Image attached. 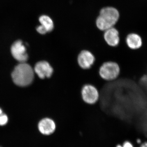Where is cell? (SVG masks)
<instances>
[{"label": "cell", "mask_w": 147, "mask_h": 147, "mask_svg": "<svg viewBox=\"0 0 147 147\" xmlns=\"http://www.w3.org/2000/svg\"><path fill=\"white\" fill-rule=\"evenodd\" d=\"M77 63L82 69H89L95 61V58L91 51L87 50H82L77 56Z\"/></svg>", "instance_id": "52a82bcc"}, {"label": "cell", "mask_w": 147, "mask_h": 147, "mask_svg": "<svg viewBox=\"0 0 147 147\" xmlns=\"http://www.w3.org/2000/svg\"><path fill=\"white\" fill-rule=\"evenodd\" d=\"M116 147H123L122 146H121V145H117V146Z\"/></svg>", "instance_id": "e0dca14e"}, {"label": "cell", "mask_w": 147, "mask_h": 147, "mask_svg": "<svg viewBox=\"0 0 147 147\" xmlns=\"http://www.w3.org/2000/svg\"><path fill=\"white\" fill-rule=\"evenodd\" d=\"M137 142H138V143H140V142H141V141H140L139 140H138V141H137Z\"/></svg>", "instance_id": "ac0fdd59"}, {"label": "cell", "mask_w": 147, "mask_h": 147, "mask_svg": "<svg viewBox=\"0 0 147 147\" xmlns=\"http://www.w3.org/2000/svg\"><path fill=\"white\" fill-rule=\"evenodd\" d=\"M140 147H147V142H146V143L142 144Z\"/></svg>", "instance_id": "9a60e30c"}, {"label": "cell", "mask_w": 147, "mask_h": 147, "mask_svg": "<svg viewBox=\"0 0 147 147\" xmlns=\"http://www.w3.org/2000/svg\"><path fill=\"white\" fill-rule=\"evenodd\" d=\"M56 122L53 119L45 117L40 121L38 128L40 133L45 135L53 134L56 129Z\"/></svg>", "instance_id": "9c48e42d"}, {"label": "cell", "mask_w": 147, "mask_h": 147, "mask_svg": "<svg viewBox=\"0 0 147 147\" xmlns=\"http://www.w3.org/2000/svg\"><path fill=\"white\" fill-rule=\"evenodd\" d=\"M8 117L4 113L0 115V125L3 126L5 125L8 122Z\"/></svg>", "instance_id": "7c38bea8"}, {"label": "cell", "mask_w": 147, "mask_h": 147, "mask_svg": "<svg viewBox=\"0 0 147 147\" xmlns=\"http://www.w3.org/2000/svg\"><path fill=\"white\" fill-rule=\"evenodd\" d=\"M119 14L118 11L113 7L102 8L96 21L98 28L102 31L113 28L117 22Z\"/></svg>", "instance_id": "7a4b0ae2"}, {"label": "cell", "mask_w": 147, "mask_h": 147, "mask_svg": "<svg viewBox=\"0 0 147 147\" xmlns=\"http://www.w3.org/2000/svg\"><path fill=\"white\" fill-rule=\"evenodd\" d=\"M82 100L89 105L95 104L99 100L100 94L97 88L92 84H85L81 90Z\"/></svg>", "instance_id": "277c9868"}, {"label": "cell", "mask_w": 147, "mask_h": 147, "mask_svg": "<svg viewBox=\"0 0 147 147\" xmlns=\"http://www.w3.org/2000/svg\"><path fill=\"white\" fill-rule=\"evenodd\" d=\"M103 37L106 44L110 47H117L120 42L119 32L113 27L104 31Z\"/></svg>", "instance_id": "ba28073f"}, {"label": "cell", "mask_w": 147, "mask_h": 147, "mask_svg": "<svg viewBox=\"0 0 147 147\" xmlns=\"http://www.w3.org/2000/svg\"><path fill=\"white\" fill-rule=\"evenodd\" d=\"M34 72L41 79L51 78L54 73V68L51 64L46 60L40 61L35 65Z\"/></svg>", "instance_id": "5b68a950"}, {"label": "cell", "mask_w": 147, "mask_h": 147, "mask_svg": "<svg viewBox=\"0 0 147 147\" xmlns=\"http://www.w3.org/2000/svg\"><path fill=\"white\" fill-rule=\"evenodd\" d=\"M3 113V112L2 110V109H1V108H0V115H1V114L2 113Z\"/></svg>", "instance_id": "2e32d148"}, {"label": "cell", "mask_w": 147, "mask_h": 147, "mask_svg": "<svg viewBox=\"0 0 147 147\" xmlns=\"http://www.w3.org/2000/svg\"><path fill=\"white\" fill-rule=\"evenodd\" d=\"M125 43L129 49L137 50L142 45V38L139 35L136 34H129L125 38Z\"/></svg>", "instance_id": "30bf717a"}, {"label": "cell", "mask_w": 147, "mask_h": 147, "mask_svg": "<svg viewBox=\"0 0 147 147\" xmlns=\"http://www.w3.org/2000/svg\"><path fill=\"white\" fill-rule=\"evenodd\" d=\"M11 52L13 57L19 62L25 63L28 60L26 48L21 40L13 42L11 47Z\"/></svg>", "instance_id": "8992f818"}, {"label": "cell", "mask_w": 147, "mask_h": 147, "mask_svg": "<svg viewBox=\"0 0 147 147\" xmlns=\"http://www.w3.org/2000/svg\"><path fill=\"white\" fill-rule=\"evenodd\" d=\"M34 70L28 64L20 63L15 67L11 74L14 84L21 87H26L32 84L34 79Z\"/></svg>", "instance_id": "6da1fadb"}, {"label": "cell", "mask_w": 147, "mask_h": 147, "mask_svg": "<svg viewBox=\"0 0 147 147\" xmlns=\"http://www.w3.org/2000/svg\"><path fill=\"white\" fill-rule=\"evenodd\" d=\"M37 32L40 34L44 35L47 33V31L44 27H42L41 25L38 26L36 28Z\"/></svg>", "instance_id": "4fadbf2b"}, {"label": "cell", "mask_w": 147, "mask_h": 147, "mask_svg": "<svg viewBox=\"0 0 147 147\" xmlns=\"http://www.w3.org/2000/svg\"><path fill=\"white\" fill-rule=\"evenodd\" d=\"M120 73V68L118 64L114 61H106L103 63L98 70L99 76L107 82L116 80Z\"/></svg>", "instance_id": "3957f363"}, {"label": "cell", "mask_w": 147, "mask_h": 147, "mask_svg": "<svg viewBox=\"0 0 147 147\" xmlns=\"http://www.w3.org/2000/svg\"><path fill=\"white\" fill-rule=\"evenodd\" d=\"M123 147H134L133 145L128 141H126L124 143Z\"/></svg>", "instance_id": "5bb4252c"}, {"label": "cell", "mask_w": 147, "mask_h": 147, "mask_svg": "<svg viewBox=\"0 0 147 147\" xmlns=\"http://www.w3.org/2000/svg\"><path fill=\"white\" fill-rule=\"evenodd\" d=\"M39 21L40 25L44 27L47 33L52 31L54 29V25L53 20L47 15H42L39 17Z\"/></svg>", "instance_id": "8fae6325"}]
</instances>
